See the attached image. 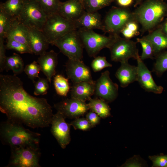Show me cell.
<instances>
[{
	"mask_svg": "<svg viewBox=\"0 0 167 167\" xmlns=\"http://www.w3.org/2000/svg\"><path fill=\"white\" fill-rule=\"evenodd\" d=\"M0 110L8 119L32 128L51 124L53 114L47 100L33 96L16 75H0Z\"/></svg>",
	"mask_w": 167,
	"mask_h": 167,
	"instance_id": "cell-1",
	"label": "cell"
},
{
	"mask_svg": "<svg viewBox=\"0 0 167 167\" xmlns=\"http://www.w3.org/2000/svg\"><path fill=\"white\" fill-rule=\"evenodd\" d=\"M23 125L8 119L2 122L0 135L2 143L10 147H39L41 134L26 128Z\"/></svg>",
	"mask_w": 167,
	"mask_h": 167,
	"instance_id": "cell-2",
	"label": "cell"
},
{
	"mask_svg": "<svg viewBox=\"0 0 167 167\" xmlns=\"http://www.w3.org/2000/svg\"><path fill=\"white\" fill-rule=\"evenodd\" d=\"M142 32L149 31L158 27L167 15V4L163 0H147L134 11Z\"/></svg>",
	"mask_w": 167,
	"mask_h": 167,
	"instance_id": "cell-3",
	"label": "cell"
},
{
	"mask_svg": "<svg viewBox=\"0 0 167 167\" xmlns=\"http://www.w3.org/2000/svg\"><path fill=\"white\" fill-rule=\"evenodd\" d=\"M76 30L75 22L57 13L48 16L42 31L50 44L69 32Z\"/></svg>",
	"mask_w": 167,
	"mask_h": 167,
	"instance_id": "cell-4",
	"label": "cell"
},
{
	"mask_svg": "<svg viewBox=\"0 0 167 167\" xmlns=\"http://www.w3.org/2000/svg\"><path fill=\"white\" fill-rule=\"evenodd\" d=\"M136 20L133 12L124 7H113L106 13L103 20V32L109 35H119L130 22Z\"/></svg>",
	"mask_w": 167,
	"mask_h": 167,
	"instance_id": "cell-5",
	"label": "cell"
},
{
	"mask_svg": "<svg viewBox=\"0 0 167 167\" xmlns=\"http://www.w3.org/2000/svg\"><path fill=\"white\" fill-rule=\"evenodd\" d=\"M112 36L113 39L108 48L112 61L122 63L128 62L131 58L137 59L139 56L137 42L122 38L119 35Z\"/></svg>",
	"mask_w": 167,
	"mask_h": 167,
	"instance_id": "cell-6",
	"label": "cell"
},
{
	"mask_svg": "<svg viewBox=\"0 0 167 167\" xmlns=\"http://www.w3.org/2000/svg\"><path fill=\"white\" fill-rule=\"evenodd\" d=\"M11 156L7 167H39L41 156L39 147H11Z\"/></svg>",
	"mask_w": 167,
	"mask_h": 167,
	"instance_id": "cell-7",
	"label": "cell"
},
{
	"mask_svg": "<svg viewBox=\"0 0 167 167\" xmlns=\"http://www.w3.org/2000/svg\"><path fill=\"white\" fill-rule=\"evenodd\" d=\"M47 16L36 0H24L22 9L18 19L27 27L42 31Z\"/></svg>",
	"mask_w": 167,
	"mask_h": 167,
	"instance_id": "cell-8",
	"label": "cell"
},
{
	"mask_svg": "<svg viewBox=\"0 0 167 167\" xmlns=\"http://www.w3.org/2000/svg\"><path fill=\"white\" fill-rule=\"evenodd\" d=\"M50 44L57 46L68 59L82 60L84 48L77 30L69 32Z\"/></svg>",
	"mask_w": 167,
	"mask_h": 167,
	"instance_id": "cell-9",
	"label": "cell"
},
{
	"mask_svg": "<svg viewBox=\"0 0 167 167\" xmlns=\"http://www.w3.org/2000/svg\"><path fill=\"white\" fill-rule=\"evenodd\" d=\"M77 31L84 48L91 57L95 58L102 49L108 48L113 39L112 35L100 34L93 30L79 29Z\"/></svg>",
	"mask_w": 167,
	"mask_h": 167,
	"instance_id": "cell-10",
	"label": "cell"
},
{
	"mask_svg": "<svg viewBox=\"0 0 167 167\" xmlns=\"http://www.w3.org/2000/svg\"><path fill=\"white\" fill-rule=\"evenodd\" d=\"M94 94L107 102H112L118 95V86L114 83L110 77V73L107 70L101 73L98 79L95 81Z\"/></svg>",
	"mask_w": 167,
	"mask_h": 167,
	"instance_id": "cell-11",
	"label": "cell"
},
{
	"mask_svg": "<svg viewBox=\"0 0 167 167\" xmlns=\"http://www.w3.org/2000/svg\"><path fill=\"white\" fill-rule=\"evenodd\" d=\"M54 107L65 118H79L84 115L89 109L88 103L71 97L55 104Z\"/></svg>",
	"mask_w": 167,
	"mask_h": 167,
	"instance_id": "cell-12",
	"label": "cell"
},
{
	"mask_svg": "<svg viewBox=\"0 0 167 167\" xmlns=\"http://www.w3.org/2000/svg\"><path fill=\"white\" fill-rule=\"evenodd\" d=\"M65 118L59 112L53 114L51 124V132L63 149L65 148L71 141L70 124L66 122Z\"/></svg>",
	"mask_w": 167,
	"mask_h": 167,
	"instance_id": "cell-13",
	"label": "cell"
},
{
	"mask_svg": "<svg viewBox=\"0 0 167 167\" xmlns=\"http://www.w3.org/2000/svg\"><path fill=\"white\" fill-rule=\"evenodd\" d=\"M65 67L67 78L73 83L94 81L90 68L82 60L68 59Z\"/></svg>",
	"mask_w": 167,
	"mask_h": 167,
	"instance_id": "cell-14",
	"label": "cell"
},
{
	"mask_svg": "<svg viewBox=\"0 0 167 167\" xmlns=\"http://www.w3.org/2000/svg\"><path fill=\"white\" fill-rule=\"evenodd\" d=\"M137 63L138 75L137 81L141 87L146 91L155 94L162 93L163 88L157 85L152 78L151 72L140 57L136 59Z\"/></svg>",
	"mask_w": 167,
	"mask_h": 167,
	"instance_id": "cell-15",
	"label": "cell"
},
{
	"mask_svg": "<svg viewBox=\"0 0 167 167\" xmlns=\"http://www.w3.org/2000/svg\"><path fill=\"white\" fill-rule=\"evenodd\" d=\"M85 11L83 5L79 0H68L61 2L58 13L63 18L75 22Z\"/></svg>",
	"mask_w": 167,
	"mask_h": 167,
	"instance_id": "cell-16",
	"label": "cell"
},
{
	"mask_svg": "<svg viewBox=\"0 0 167 167\" xmlns=\"http://www.w3.org/2000/svg\"><path fill=\"white\" fill-rule=\"evenodd\" d=\"M58 54L52 50L46 51L40 55L37 60L41 71L46 76L49 83L56 74V68L58 63Z\"/></svg>",
	"mask_w": 167,
	"mask_h": 167,
	"instance_id": "cell-17",
	"label": "cell"
},
{
	"mask_svg": "<svg viewBox=\"0 0 167 167\" xmlns=\"http://www.w3.org/2000/svg\"><path fill=\"white\" fill-rule=\"evenodd\" d=\"M27 27L30 47L33 54L40 55L46 52L50 44L42 31Z\"/></svg>",
	"mask_w": 167,
	"mask_h": 167,
	"instance_id": "cell-18",
	"label": "cell"
},
{
	"mask_svg": "<svg viewBox=\"0 0 167 167\" xmlns=\"http://www.w3.org/2000/svg\"><path fill=\"white\" fill-rule=\"evenodd\" d=\"M77 29H104L103 20L98 11L92 12L85 11L82 15L75 22Z\"/></svg>",
	"mask_w": 167,
	"mask_h": 167,
	"instance_id": "cell-19",
	"label": "cell"
},
{
	"mask_svg": "<svg viewBox=\"0 0 167 167\" xmlns=\"http://www.w3.org/2000/svg\"><path fill=\"white\" fill-rule=\"evenodd\" d=\"M115 76L118 80L121 87L124 88L130 84L137 81V66L130 64L128 62L121 63Z\"/></svg>",
	"mask_w": 167,
	"mask_h": 167,
	"instance_id": "cell-20",
	"label": "cell"
},
{
	"mask_svg": "<svg viewBox=\"0 0 167 167\" xmlns=\"http://www.w3.org/2000/svg\"><path fill=\"white\" fill-rule=\"evenodd\" d=\"M95 90V81L73 83L71 90V97L85 102L89 101L94 94Z\"/></svg>",
	"mask_w": 167,
	"mask_h": 167,
	"instance_id": "cell-21",
	"label": "cell"
},
{
	"mask_svg": "<svg viewBox=\"0 0 167 167\" xmlns=\"http://www.w3.org/2000/svg\"><path fill=\"white\" fill-rule=\"evenodd\" d=\"M148 32L144 36L151 43L155 58L157 54L167 49V35L159 27Z\"/></svg>",
	"mask_w": 167,
	"mask_h": 167,
	"instance_id": "cell-22",
	"label": "cell"
},
{
	"mask_svg": "<svg viewBox=\"0 0 167 167\" xmlns=\"http://www.w3.org/2000/svg\"><path fill=\"white\" fill-rule=\"evenodd\" d=\"M6 38L12 39L30 47L28 27L18 19L15 21L7 34Z\"/></svg>",
	"mask_w": 167,
	"mask_h": 167,
	"instance_id": "cell-23",
	"label": "cell"
},
{
	"mask_svg": "<svg viewBox=\"0 0 167 167\" xmlns=\"http://www.w3.org/2000/svg\"><path fill=\"white\" fill-rule=\"evenodd\" d=\"M24 0H7L1 2L0 8L14 19H18L22 9Z\"/></svg>",
	"mask_w": 167,
	"mask_h": 167,
	"instance_id": "cell-24",
	"label": "cell"
},
{
	"mask_svg": "<svg viewBox=\"0 0 167 167\" xmlns=\"http://www.w3.org/2000/svg\"><path fill=\"white\" fill-rule=\"evenodd\" d=\"M88 103L89 109L97 113L101 118H105L110 115V109L107 102L100 98L92 99Z\"/></svg>",
	"mask_w": 167,
	"mask_h": 167,
	"instance_id": "cell-25",
	"label": "cell"
},
{
	"mask_svg": "<svg viewBox=\"0 0 167 167\" xmlns=\"http://www.w3.org/2000/svg\"><path fill=\"white\" fill-rule=\"evenodd\" d=\"M24 66L23 60L19 54L14 53L11 56L6 57L5 65L6 71L11 70L14 75H17L24 71Z\"/></svg>",
	"mask_w": 167,
	"mask_h": 167,
	"instance_id": "cell-26",
	"label": "cell"
},
{
	"mask_svg": "<svg viewBox=\"0 0 167 167\" xmlns=\"http://www.w3.org/2000/svg\"><path fill=\"white\" fill-rule=\"evenodd\" d=\"M156 61L152 71L158 77L161 76L167 71V51H164L155 57Z\"/></svg>",
	"mask_w": 167,
	"mask_h": 167,
	"instance_id": "cell-27",
	"label": "cell"
},
{
	"mask_svg": "<svg viewBox=\"0 0 167 167\" xmlns=\"http://www.w3.org/2000/svg\"><path fill=\"white\" fill-rule=\"evenodd\" d=\"M17 19L12 18L0 8V38H6L8 32Z\"/></svg>",
	"mask_w": 167,
	"mask_h": 167,
	"instance_id": "cell-28",
	"label": "cell"
},
{
	"mask_svg": "<svg viewBox=\"0 0 167 167\" xmlns=\"http://www.w3.org/2000/svg\"><path fill=\"white\" fill-rule=\"evenodd\" d=\"M68 79L61 75H57L55 76L54 85L58 95L63 96H67L70 89Z\"/></svg>",
	"mask_w": 167,
	"mask_h": 167,
	"instance_id": "cell-29",
	"label": "cell"
},
{
	"mask_svg": "<svg viewBox=\"0 0 167 167\" xmlns=\"http://www.w3.org/2000/svg\"><path fill=\"white\" fill-rule=\"evenodd\" d=\"M114 0H83V5L86 11L93 12L109 6Z\"/></svg>",
	"mask_w": 167,
	"mask_h": 167,
	"instance_id": "cell-30",
	"label": "cell"
},
{
	"mask_svg": "<svg viewBox=\"0 0 167 167\" xmlns=\"http://www.w3.org/2000/svg\"><path fill=\"white\" fill-rule=\"evenodd\" d=\"M136 42L141 44L142 52L140 57L143 61L147 59H152L155 58V55L152 46L150 42L144 36L137 38Z\"/></svg>",
	"mask_w": 167,
	"mask_h": 167,
	"instance_id": "cell-31",
	"label": "cell"
},
{
	"mask_svg": "<svg viewBox=\"0 0 167 167\" xmlns=\"http://www.w3.org/2000/svg\"><path fill=\"white\" fill-rule=\"evenodd\" d=\"M46 14L49 15L58 13L61 2L60 0H36Z\"/></svg>",
	"mask_w": 167,
	"mask_h": 167,
	"instance_id": "cell-32",
	"label": "cell"
},
{
	"mask_svg": "<svg viewBox=\"0 0 167 167\" xmlns=\"http://www.w3.org/2000/svg\"><path fill=\"white\" fill-rule=\"evenodd\" d=\"M5 45L6 49L14 50L20 54H33L31 48L28 45L12 39H8Z\"/></svg>",
	"mask_w": 167,
	"mask_h": 167,
	"instance_id": "cell-33",
	"label": "cell"
},
{
	"mask_svg": "<svg viewBox=\"0 0 167 167\" xmlns=\"http://www.w3.org/2000/svg\"><path fill=\"white\" fill-rule=\"evenodd\" d=\"M49 81L47 79L39 78L37 81L33 82L35 89L34 94L36 96L47 94L49 88Z\"/></svg>",
	"mask_w": 167,
	"mask_h": 167,
	"instance_id": "cell-34",
	"label": "cell"
},
{
	"mask_svg": "<svg viewBox=\"0 0 167 167\" xmlns=\"http://www.w3.org/2000/svg\"><path fill=\"white\" fill-rule=\"evenodd\" d=\"M91 66L93 71L95 72H99L105 68L112 66V65L107 61L105 57L101 56L95 57Z\"/></svg>",
	"mask_w": 167,
	"mask_h": 167,
	"instance_id": "cell-35",
	"label": "cell"
},
{
	"mask_svg": "<svg viewBox=\"0 0 167 167\" xmlns=\"http://www.w3.org/2000/svg\"><path fill=\"white\" fill-rule=\"evenodd\" d=\"M41 71L40 66L37 62L33 61L30 64L27 65L24 68V71L28 78L33 82L36 78H39V74Z\"/></svg>",
	"mask_w": 167,
	"mask_h": 167,
	"instance_id": "cell-36",
	"label": "cell"
},
{
	"mask_svg": "<svg viewBox=\"0 0 167 167\" xmlns=\"http://www.w3.org/2000/svg\"><path fill=\"white\" fill-rule=\"evenodd\" d=\"M70 124L75 129H78L84 131H88L92 128L91 125L85 118H78L72 121Z\"/></svg>",
	"mask_w": 167,
	"mask_h": 167,
	"instance_id": "cell-37",
	"label": "cell"
},
{
	"mask_svg": "<svg viewBox=\"0 0 167 167\" xmlns=\"http://www.w3.org/2000/svg\"><path fill=\"white\" fill-rule=\"evenodd\" d=\"M149 158L152 162V167H167V155L150 156Z\"/></svg>",
	"mask_w": 167,
	"mask_h": 167,
	"instance_id": "cell-38",
	"label": "cell"
},
{
	"mask_svg": "<svg viewBox=\"0 0 167 167\" xmlns=\"http://www.w3.org/2000/svg\"><path fill=\"white\" fill-rule=\"evenodd\" d=\"M4 39L0 38V71L5 70V65L6 57L5 55V45L4 44Z\"/></svg>",
	"mask_w": 167,
	"mask_h": 167,
	"instance_id": "cell-39",
	"label": "cell"
},
{
	"mask_svg": "<svg viewBox=\"0 0 167 167\" xmlns=\"http://www.w3.org/2000/svg\"><path fill=\"white\" fill-rule=\"evenodd\" d=\"M101 118L96 113L91 110L86 115V118L90 123L92 127L99 124Z\"/></svg>",
	"mask_w": 167,
	"mask_h": 167,
	"instance_id": "cell-40",
	"label": "cell"
},
{
	"mask_svg": "<svg viewBox=\"0 0 167 167\" xmlns=\"http://www.w3.org/2000/svg\"><path fill=\"white\" fill-rule=\"evenodd\" d=\"M124 38L131 39V38L138 35L137 33L132 31L125 26L121 32Z\"/></svg>",
	"mask_w": 167,
	"mask_h": 167,
	"instance_id": "cell-41",
	"label": "cell"
},
{
	"mask_svg": "<svg viewBox=\"0 0 167 167\" xmlns=\"http://www.w3.org/2000/svg\"><path fill=\"white\" fill-rule=\"evenodd\" d=\"M118 4L121 7L125 8L129 6L133 0H116Z\"/></svg>",
	"mask_w": 167,
	"mask_h": 167,
	"instance_id": "cell-42",
	"label": "cell"
},
{
	"mask_svg": "<svg viewBox=\"0 0 167 167\" xmlns=\"http://www.w3.org/2000/svg\"><path fill=\"white\" fill-rule=\"evenodd\" d=\"M162 31L167 35V18L158 26Z\"/></svg>",
	"mask_w": 167,
	"mask_h": 167,
	"instance_id": "cell-43",
	"label": "cell"
},
{
	"mask_svg": "<svg viewBox=\"0 0 167 167\" xmlns=\"http://www.w3.org/2000/svg\"><path fill=\"white\" fill-rule=\"evenodd\" d=\"M143 0H137L136 4H138L140 3Z\"/></svg>",
	"mask_w": 167,
	"mask_h": 167,
	"instance_id": "cell-44",
	"label": "cell"
},
{
	"mask_svg": "<svg viewBox=\"0 0 167 167\" xmlns=\"http://www.w3.org/2000/svg\"><path fill=\"white\" fill-rule=\"evenodd\" d=\"M79 0L83 4V0Z\"/></svg>",
	"mask_w": 167,
	"mask_h": 167,
	"instance_id": "cell-45",
	"label": "cell"
},
{
	"mask_svg": "<svg viewBox=\"0 0 167 167\" xmlns=\"http://www.w3.org/2000/svg\"><path fill=\"white\" fill-rule=\"evenodd\" d=\"M166 18H167V17H166Z\"/></svg>",
	"mask_w": 167,
	"mask_h": 167,
	"instance_id": "cell-46",
	"label": "cell"
}]
</instances>
